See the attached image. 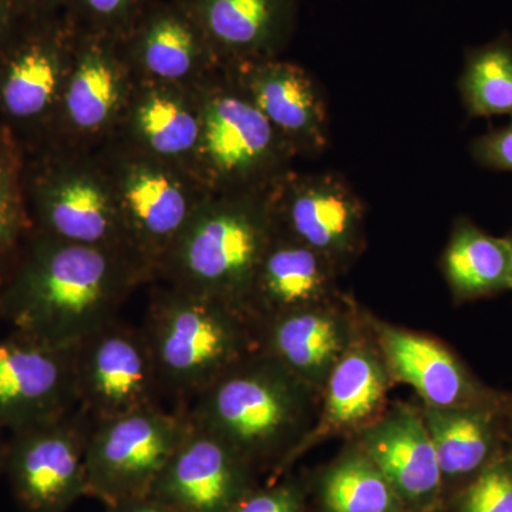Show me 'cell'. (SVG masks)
Returning <instances> with one entry per match:
<instances>
[{"instance_id":"obj_16","label":"cell","mask_w":512,"mask_h":512,"mask_svg":"<svg viewBox=\"0 0 512 512\" xmlns=\"http://www.w3.org/2000/svg\"><path fill=\"white\" fill-rule=\"evenodd\" d=\"M258 474L237 450L190 421L150 497L178 512H232L258 485Z\"/></svg>"},{"instance_id":"obj_7","label":"cell","mask_w":512,"mask_h":512,"mask_svg":"<svg viewBox=\"0 0 512 512\" xmlns=\"http://www.w3.org/2000/svg\"><path fill=\"white\" fill-rule=\"evenodd\" d=\"M97 153L116 194L127 247L156 281L165 256L210 192L190 171L117 141Z\"/></svg>"},{"instance_id":"obj_36","label":"cell","mask_w":512,"mask_h":512,"mask_svg":"<svg viewBox=\"0 0 512 512\" xmlns=\"http://www.w3.org/2000/svg\"><path fill=\"white\" fill-rule=\"evenodd\" d=\"M109 512H178L154 498H138V500L127 501V503L110 507Z\"/></svg>"},{"instance_id":"obj_9","label":"cell","mask_w":512,"mask_h":512,"mask_svg":"<svg viewBox=\"0 0 512 512\" xmlns=\"http://www.w3.org/2000/svg\"><path fill=\"white\" fill-rule=\"evenodd\" d=\"M136 83L120 40L76 29L59 107L40 148L100 150L113 140Z\"/></svg>"},{"instance_id":"obj_2","label":"cell","mask_w":512,"mask_h":512,"mask_svg":"<svg viewBox=\"0 0 512 512\" xmlns=\"http://www.w3.org/2000/svg\"><path fill=\"white\" fill-rule=\"evenodd\" d=\"M319 394L258 350L185 407L188 420L281 478L318 419Z\"/></svg>"},{"instance_id":"obj_37","label":"cell","mask_w":512,"mask_h":512,"mask_svg":"<svg viewBox=\"0 0 512 512\" xmlns=\"http://www.w3.org/2000/svg\"><path fill=\"white\" fill-rule=\"evenodd\" d=\"M5 430L0 429V476L5 471L6 450H8V440H5Z\"/></svg>"},{"instance_id":"obj_13","label":"cell","mask_w":512,"mask_h":512,"mask_svg":"<svg viewBox=\"0 0 512 512\" xmlns=\"http://www.w3.org/2000/svg\"><path fill=\"white\" fill-rule=\"evenodd\" d=\"M77 403L94 421L158 406L163 392L140 329L119 318L73 348Z\"/></svg>"},{"instance_id":"obj_34","label":"cell","mask_w":512,"mask_h":512,"mask_svg":"<svg viewBox=\"0 0 512 512\" xmlns=\"http://www.w3.org/2000/svg\"><path fill=\"white\" fill-rule=\"evenodd\" d=\"M25 19L13 0H0V55Z\"/></svg>"},{"instance_id":"obj_6","label":"cell","mask_w":512,"mask_h":512,"mask_svg":"<svg viewBox=\"0 0 512 512\" xmlns=\"http://www.w3.org/2000/svg\"><path fill=\"white\" fill-rule=\"evenodd\" d=\"M26 200L33 231L130 252L116 194L97 151L40 148L28 153Z\"/></svg>"},{"instance_id":"obj_35","label":"cell","mask_w":512,"mask_h":512,"mask_svg":"<svg viewBox=\"0 0 512 512\" xmlns=\"http://www.w3.org/2000/svg\"><path fill=\"white\" fill-rule=\"evenodd\" d=\"M25 18H46L63 13L66 0H13Z\"/></svg>"},{"instance_id":"obj_32","label":"cell","mask_w":512,"mask_h":512,"mask_svg":"<svg viewBox=\"0 0 512 512\" xmlns=\"http://www.w3.org/2000/svg\"><path fill=\"white\" fill-rule=\"evenodd\" d=\"M232 512H306L305 488L296 478L256 485Z\"/></svg>"},{"instance_id":"obj_4","label":"cell","mask_w":512,"mask_h":512,"mask_svg":"<svg viewBox=\"0 0 512 512\" xmlns=\"http://www.w3.org/2000/svg\"><path fill=\"white\" fill-rule=\"evenodd\" d=\"M141 332L161 390L181 403L259 350L256 326L244 312L173 286L154 293Z\"/></svg>"},{"instance_id":"obj_10","label":"cell","mask_w":512,"mask_h":512,"mask_svg":"<svg viewBox=\"0 0 512 512\" xmlns=\"http://www.w3.org/2000/svg\"><path fill=\"white\" fill-rule=\"evenodd\" d=\"M188 429L183 409L168 413L160 406L94 421L87 446V495L109 508L150 497Z\"/></svg>"},{"instance_id":"obj_24","label":"cell","mask_w":512,"mask_h":512,"mask_svg":"<svg viewBox=\"0 0 512 512\" xmlns=\"http://www.w3.org/2000/svg\"><path fill=\"white\" fill-rule=\"evenodd\" d=\"M197 87L137 80L110 141L194 174L201 133Z\"/></svg>"},{"instance_id":"obj_22","label":"cell","mask_w":512,"mask_h":512,"mask_svg":"<svg viewBox=\"0 0 512 512\" xmlns=\"http://www.w3.org/2000/svg\"><path fill=\"white\" fill-rule=\"evenodd\" d=\"M120 42L138 82L197 87L222 69L174 0H156Z\"/></svg>"},{"instance_id":"obj_12","label":"cell","mask_w":512,"mask_h":512,"mask_svg":"<svg viewBox=\"0 0 512 512\" xmlns=\"http://www.w3.org/2000/svg\"><path fill=\"white\" fill-rule=\"evenodd\" d=\"M94 420L82 407L10 434L5 474L25 512H67L87 495V446Z\"/></svg>"},{"instance_id":"obj_26","label":"cell","mask_w":512,"mask_h":512,"mask_svg":"<svg viewBox=\"0 0 512 512\" xmlns=\"http://www.w3.org/2000/svg\"><path fill=\"white\" fill-rule=\"evenodd\" d=\"M441 269L458 302L511 291L510 239L487 234L470 218H457L441 258Z\"/></svg>"},{"instance_id":"obj_17","label":"cell","mask_w":512,"mask_h":512,"mask_svg":"<svg viewBox=\"0 0 512 512\" xmlns=\"http://www.w3.org/2000/svg\"><path fill=\"white\" fill-rule=\"evenodd\" d=\"M387 478L407 512L443 510V480L420 406L389 404L386 412L350 439Z\"/></svg>"},{"instance_id":"obj_25","label":"cell","mask_w":512,"mask_h":512,"mask_svg":"<svg viewBox=\"0 0 512 512\" xmlns=\"http://www.w3.org/2000/svg\"><path fill=\"white\" fill-rule=\"evenodd\" d=\"M420 412L436 450L446 500L510 448L512 396L464 407L421 403Z\"/></svg>"},{"instance_id":"obj_20","label":"cell","mask_w":512,"mask_h":512,"mask_svg":"<svg viewBox=\"0 0 512 512\" xmlns=\"http://www.w3.org/2000/svg\"><path fill=\"white\" fill-rule=\"evenodd\" d=\"M393 384L366 319L365 329L326 380L318 419L293 454L292 466L313 447L338 437L348 440L375 423L389 407Z\"/></svg>"},{"instance_id":"obj_39","label":"cell","mask_w":512,"mask_h":512,"mask_svg":"<svg viewBox=\"0 0 512 512\" xmlns=\"http://www.w3.org/2000/svg\"><path fill=\"white\" fill-rule=\"evenodd\" d=\"M510 448L512 450V436H511V441H510Z\"/></svg>"},{"instance_id":"obj_15","label":"cell","mask_w":512,"mask_h":512,"mask_svg":"<svg viewBox=\"0 0 512 512\" xmlns=\"http://www.w3.org/2000/svg\"><path fill=\"white\" fill-rule=\"evenodd\" d=\"M366 325V309L343 293L335 301L256 326L261 352L319 394Z\"/></svg>"},{"instance_id":"obj_31","label":"cell","mask_w":512,"mask_h":512,"mask_svg":"<svg viewBox=\"0 0 512 512\" xmlns=\"http://www.w3.org/2000/svg\"><path fill=\"white\" fill-rule=\"evenodd\" d=\"M156 0H66L63 15L74 28L121 40Z\"/></svg>"},{"instance_id":"obj_5","label":"cell","mask_w":512,"mask_h":512,"mask_svg":"<svg viewBox=\"0 0 512 512\" xmlns=\"http://www.w3.org/2000/svg\"><path fill=\"white\" fill-rule=\"evenodd\" d=\"M201 133L194 175L210 194L268 191L296 154L227 69L197 87Z\"/></svg>"},{"instance_id":"obj_23","label":"cell","mask_w":512,"mask_h":512,"mask_svg":"<svg viewBox=\"0 0 512 512\" xmlns=\"http://www.w3.org/2000/svg\"><path fill=\"white\" fill-rule=\"evenodd\" d=\"M342 272L325 256L276 231L252 279L242 312L255 326L335 301Z\"/></svg>"},{"instance_id":"obj_38","label":"cell","mask_w":512,"mask_h":512,"mask_svg":"<svg viewBox=\"0 0 512 512\" xmlns=\"http://www.w3.org/2000/svg\"><path fill=\"white\" fill-rule=\"evenodd\" d=\"M508 239H510L511 247H512V234L510 235V237H508Z\"/></svg>"},{"instance_id":"obj_33","label":"cell","mask_w":512,"mask_h":512,"mask_svg":"<svg viewBox=\"0 0 512 512\" xmlns=\"http://www.w3.org/2000/svg\"><path fill=\"white\" fill-rule=\"evenodd\" d=\"M470 154L481 167L512 173V116L504 127L494 128L474 138Z\"/></svg>"},{"instance_id":"obj_21","label":"cell","mask_w":512,"mask_h":512,"mask_svg":"<svg viewBox=\"0 0 512 512\" xmlns=\"http://www.w3.org/2000/svg\"><path fill=\"white\" fill-rule=\"evenodd\" d=\"M266 120L285 138L296 157H318L329 146V120L318 84L299 64L278 59L222 67Z\"/></svg>"},{"instance_id":"obj_27","label":"cell","mask_w":512,"mask_h":512,"mask_svg":"<svg viewBox=\"0 0 512 512\" xmlns=\"http://www.w3.org/2000/svg\"><path fill=\"white\" fill-rule=\"evenodd\" d=\"M320 512H407L392 484L355 441L315 478Z\"/></svg>"},{"instance_id":"obj_14","label":"cell","mask_w":512,"mask_h":512,"mask_svg":"<svg viewBox=\"0 0 512 512\" xmlns=\"http://www.w3.org/2000/svg\"><path fill=\"white\" fill-rule=\"evenodd\" d=\"M73 348H59L13 330L0 339V429L16 433L79 407Z\"/></svg>"},{"instance_id":"obj_11","label":"cell","mask_w":512,"mask_h":512,"mask_svg":"<svg viewBox=\"0 0 512 512\" xmlns=\"http://www.w3.org/2000/svg\"><path fill=\"white\" fill-rule=\"evenodd\" d=\"M275 229L325 256L342 274L366 249V210L339 174L291 170L268 191Z\"/></svg>"},{"instance_id":"obj_29","label":"cell","mask_w":512,"mask_h":512,"mask_svg":"<svg viewBox=\"0 0 512 512\" xmlns=\"http://www.w3.org/2000/svg\"><path fill=\"white\" fill-rule=\"evenodd\" d=\"M28 148L0 123V288L33 234L26 200Z\"/></svg>"},{"instance_id":"obj_19","label":"cell","mask_w":512,"mask_h":512,"mask_svg":"<svg viewBox=\"0 0 512 512\" xmlns=\"http://www.w3.org/2000/svg\"><path fill=\"white\" fill-rule=\"evenodd\" d=\"M221 67L278 59L296 32L301 0H174Z\"/></svg>"},{"instance_id":"obj_30","label":"cell","mask_w":512,"mask_h":512,"mask_svg":"<svg viewBox=\"0 0 512 512\" xmlns=\"http://www.w3.org/2000/svg\"><path fill=\"white\" fill-rule=\"evenodd\" d=\"M441 512H512V450L447 498Z\"/></svg>"},{"instance_id":"obj_8","label":"cell","mask_w":512,"mask_h":512,"mask_svg":"<svg viewBox=\"0 0 512 512\" xmlns=\"http://www.w3.org/2000/svg\"><path fill=\"white\" fill-rule=\"evenodd\" d=\"M76 29L60 15L26 18L0 55V123L28 153L45 144L69 73Z\"/></svg>"},{"instance_id":"obj_3","label":"cell","mask_w":512,"mask_h":512,"mask_svg":"<svg viewBox=\"0 0 512 512\" xmlns=\"http://www.w3.org/2000/svg\"><path fill=\"white\" fill-rule=\"evenodd\" d=\"M268 191L208 195L165 256L158 279L242 311L275 234Z\"/></svg>"},{"instance_id":"obj_40","label":"cell","mask_w":512,"mask_h":512,"mask_svg":"<svg viewBox=\"0 0 512 512\" xmlns=\"http://www.w3.org/2000/svg\"><path fill=\"white\" fill-rule=\"evenodd\" d=\"M441 512V511H440Z\"/></svg>"},{"instance_id":"obj_28","label":"cell","mask_w":512,"mask_h":512,"mask_svg":"<svg viewBox=\"0 0 512 512\" xmlns=\"http://www.w3.org/2000/svg\"><path fill=\"white\" fill-rule=\"evenodd\" d=\"M458 93L470 117L512 116V35L468 47Z\"/></svg>"},{"instance_id":"obj_18","label":"cell","mask_w":512,"mask_h":512,"mask_svg":"<svg viewBox=\"0 0 512 512\" xmlns=\"http://www.w3.org/2000/svg\"><path fill=\"white\" fill-rule=\"evenodd\" d=\"M394 384H409L421 403L434 407H464L507 399L477 379L456 353L424 333L392 325L366 312Z\"/></svg>"},{"instance_id":"obj_1","label":"cell","mask_w":512,"mask_h":512,"mask_svg":"<svg viewBox=\"0 0 512 512\" xmlns=\"http://www.w3.org/2000/svg\"><path fill=\"white\" fill-rule=\"evenodd\" d=\"M146 269L123 249L73 244L33 231L0 288V318L13 332L73 348L119 318Z\"/></svg>"}]
</instances>
